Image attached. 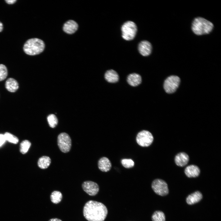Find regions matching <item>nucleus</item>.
<instances>
[{"label":"nucleus","mask_w":221,"mask_h":221,"mask_svg":"<svg viewBox=\"0 0 221 221\" xmlns=\"http://www.w3.org/2000/svg\"><path fill=\"white\" fill-rule=\"evenodd\" d=\"M99 169L103 172H107L110 169L111 164L109 159L107 157H103L100 158L98 162Z\"/></svg>","instance_id":"13"},{"label":"nucleus","mask_w":221,"mask_h":221,"mask_svg":"<svg viewBox=\"0 0 221 221\" xmlns=\"http://www.w3.org/2000/svg\"><path fill=\"white\" fill-rule=\"evenodd\" d=\"M105 79L108 82L115 83L117 82L119 79V76L117 72L113 70H107L104 75Z\"/></svg>","instance_id":"18"},{"label":"nucleus","mask_w":221,"mask_h":221,"mask_svg":"<svg viewBox=\"0 0 221 221\" xmlns=\"http://www.w3.org/2000/svg\"><path fill=\"white\" fill-rule=\"evenodd\" d=\"M5 85L6 89L11 92L16 91L19 87L17 82L12 78H9L6 80Z\"/></svg>","instance_id":"17"},{"label":"nucleus","mask_w":221,"mask_h":221,"mask_svg":"<svg viewBox=\"0 0 221 221\" xmlns=\"http://www.w3.org/2000/svg\"><path fill=\"white\" fill-rule=\"evenodd\" d=\"M200 172L199 168L194 165H190L187 166L184 170L186 176L189 178L196 177L198 176Z\"/></svg>","instance_id":"14"},{"label":"nucleus","mask_w":221,"mask_h":221,"mask_svg":"<svg viewBox=\"0 0 221 221\" xmlns=\"http://www.w3.org/2000/svg\"><path fill=\"white\" fill-rule=\"evenodd\" d=\"M48 221H62L61 219L56 218H52L50 219Z\"/></svg>","instance_id":"29"},{"label":"nucleus","mask_w":221,"mask_h":221,"mask_svg":"<svg viewBox=\"0 0 221 221\" xmlns=\"http://www.w3.org/2000/svg\"><path fill=\"white\" fill-rule=\"evenodd\" d=\"M153 221H165V216L164 213L161 211H156L152 216Z\"/></svg>","instance_id":"21"},{"label":"nucleus","mask_w":221,"mask_h":221,"mask_svg":"<svg viewBox=\"0 0 221 221\" xmlns=\"http://www.w3.org/2000/svg\"><path fill=\"white\" fill-rule=\"evenodd\" d=\"M121 31L122 37L126 40L130 41L135 37L137 31V26L134 22L128 21L122 25Z\"/></svg>","instance_id":"4"},{"label":"nucleus","mask_w":221,"mask_h":221,"mask_svg":"<svg viewBox=\"0 0 221 221\" xmlns=\"http://www.w3.org/2000/svg\"><path fill=\"white\" fill-rule=\"evenodd\" d=\"M142 81V78L140 75L135 73L130 74L127 78V81L129 84L134 87L140 84Z\"/></svg>","instance_id":"15"},{"label":"nucleus","mask_w":221,"mask_h":221,"mask_svg":"<svg viewBox=\"0 0 221 221\" xmlns=\"http://www.w3.org/2000/svg\"><path fill=\"white\" fill-rule=\"evenodd\" d=\"M47 121L49 126L52 128L55 127L58 122L56 117L53 114H51L48 116Z\"/></svg>","instance_id":"23"},{"label":"nucleus","mask_w":221,"mask_h":221,"mask_svg":"<svg viewBox=\"0 0 221 221\" xmlns=\"http://www.w3.org/2000/svg\"><path fill=\"white\" fill-rule=\"evenodd\" d=\"M122 165L126 168H130L133 167L134 165L133 160L130 159H124L121 160Z\"/></svg>","instance_id":"26"},{"label":"nucleus","mask_w":221,"mask_h":221,"mask_svg":"<svg viewBox=\"0 0 221 221\" xmlns=\"http://www.w3.org/2000/svg\"><path fill=\"white\" fill-rule=\"evenodd\" d=\"M57 144L60 150L64 153H68L71 147V139L67 133L63 132L60 134L57 137Z\"/></svg>","instance_id":"6"},{"label":"nucleus","mask_w":221,"mask_h":221,"mask_svg":"<svg viewBox=\"0 0 221 221\" xmlns=\"http://www.w3.org/2000/svg\"><path fill=\"white\" fill-rule=\"evenodd\" d=\"M6 140L4 135L0 134V146L4 143Z\"/></svg>","instance_id":"27"},{"label":"nucleus","mask_w":221,"mask_h":221,"mask_svg":"<svg viewBox=\"0 0 221 221\" xmlns=\"http://www.w3.org/2000/svg\"><path fill=\"white\" fill-rule=\"evenodd\" d=\"M83 213L85 218L88 221H103L107 217L108 211L103 203L91 200L85 204Z\"/></svg>","instance_id":"1"},{"label":"nucleus","mask_w":221,"mask_h":221,"mask_svg":"<svg viewBox=\"0 0 221 221\" xmlns=\"http://www.w3.org/2000/svg\"><path fill=\"white\" fill-rule=\"evenodd\" d=\"M31 145V142L28 140L22 141L20 145V152L23 154L26 153L28 151Z\"/></svg>","instance_id":"22"},{"label":"nucleus","mask_w":221,"mask_h":221,"mask_svg":"<svg viewBox=\"0 0 221 221\" xmlns=\"http://www.w3.org/2000/svg\"><path fill=\"white\" fill-rule=\"evenodd\" d=\"M6 2L8 4H13L15 3L16 1V0H6Z\"/></svg>","instance_id":"28"},{"label":"nucleus","mask_w":221,"mask_h":221,"mask_svg":"<svg viewBox=\"0 0 221 221\" xmlns=\"http://www.w3.org/2000/svg\"><path fill=\"white\" fill-rule=\"evenodd\" d=\"M189 160V157L187 154L184 152L178 153L175 156V161L178 166L183 167L186 165Z\"/></svg>","instance_id":"12"},{"label":"nucleus","mask_w":221,"mask_h":221,"mask_svg":"<svg viewBox=\"0 0 221 221\" xmlns=\"http://www.w3.org/2000/svg\"><path fill=\"white\" fill-rule=\"evenodd\" d=\"M83 190L88 195L94 196L98 192L99 188L97 183L91 181L84 182L82 185Z\"/></svg>","instance_id":"9"},{"label":"nucleus","mask_w":221,"mask_h":221,"mask_svg":"<svg viewBox=\"0 0 221 221\" xmlns=\"http://www.w3.org/2000/svg\"><path fill=\"white\" fill-rule=\"evenodd\" d=\"M8 75L7 69L4 64H0V81L5 79Z\"/></svg>","instance_id":"25"},{"label":"nucleus","mask_w":221,"mask_h":221,"mask_svg":"<svg viewBox=\"0 0 221 221\" xmlns=\"http://www.w3.org/2000/svg\"><path fill=\"white\" fill-rule=\"evenodd\" d=\"M51 162V160L49 157L47 156H43L39 158L37 164L40 168L44 169L49 167Z\"/></svg>","instance_id":"19"},{"label":"nucleus","mask_w":221,"mask_h":221,"mask_svg":"<svg viewBox=\"0 0 221 221\" xmlns=\"http://www.w3.org/2000/svg\"><path fill=\"white\" fill-rule=\"evenodd\" d=\"M4 136L6 140L9 142L17 144L19 141V139L17 137L9 132H6Z\"/></svg>","instance_id":"24"},{"label":"nucleus","mask_w":221,"mask_h":221,"mask_svg":"<svg viewBox=\"0 0 221 221\" xmlns=\"http://www.w3.org/2000/svg\"><path fill=\"white\" fill-rule=\"evenodd\" d=\"M62 195L60 192L58 191H53L50 195V200L52 203L55 204L59 203L61 200Z\"/></svg>","instance_id":"20"},{"label":"nucleus","mask_w":221,"mask_h":221,"mask_svg":"<svg viewBox=\"0 0 221 221\" xmlns=\"http://www.w3.org/2000/svg\"><path fill=\"white\" fill-rule=\"evenodd\" d=\"M153 137L151 133L146 130H143L139 132L136 137V141L140 146L148 147L152 143Z\"/></svg>","instance_id":"5"},{"label":"nucleus","mask_w":221,"mask_h":221,"mask_svg":"<svg viewBox=\"0 0 221 221\" xmlns=\"http://www.w3.org/2000/svg\"><path fill=\"white\" fill-rule=\"evenodd\" d=\"M152 188L157 194L161 196H165L169 193V189L166 183L160 179H156L152 182Z\"/></svg>","instance_id":"8"},{"label":"nucleus","mask_w":221,"mask_h":221,"mask_svg":"<svg viewBox=\"0 0 221 221\" xmlns=\"http://www.w3.org/2000/svg\"><path fill=\"white\" fill-rule=\"evenodd\" d=\"M45 44L43 41L37 38L28 40L23 46V50L26 54L33 56L42 52L45 48Z\"/></svg>","instance_id":"3"},{"label":"nucleus","mask_w":221,"mask_h":221,"mask_svg":"<svg viewBox=\"0 0 221 221\" xmlns=\"http://www.w3.org/2000/svg\"><path fill=\"white\" fill-rule=\"evenodd\" d=\"M202 193L196 191L189 195L186 198V202L189 205H192L199 202L202 198Z\"/></svg>","instance_id":"16"},{"label":"nucleus","mask_w":221,"mask_h":221,"mask_svg":"<svg viewBox=\"0 0 221 221\" xmlns=\"http://www.w3.org/2000/svg\"><path fill=\"white\" fill-rule=\"evenodd\" d=\"M213 26L211 22L203 18L197 17L193 21L192 29L195 34L200 35L209 33L212 30Z\"/></svg>","instance_id":"2"},{"label":"nucleus","mask_w":221,"mask_h":221,"mask_svg":"<svg viewBox=\"0 0 221 221\" xmlns=\"http://www.w3.org/2000/svg\"><path fill=\"white\" fill-rule=\"evenodd\" d=\"M78 27V25L76 21L72 20H69L64 24L63 29L66 33L72 34L76 31Z\"/></svg>","instance_id":"11"},{"label":"nucleus","mask_w":221,"mask_h":221,"mask_svg":"<svg viewBox=\"0 0 221 221\" xmlns=\"http://www.w3.org/2000/svg\"><path fill=\"white\" fill-rule=\"evenodd\" d=\"M180 82V78L177 76H171L168 77L165 80L164 88L168 93H172L176 91Z\"/></svg>","instance_id":"7"},{"label":"nucleus","mask_w":221,"mask_h":221,"mask_svg":"<svg viewBox=\"0 0 221 221\" xmlns=\"http://www.w3.org/2000/svg\"><path fill=\"white\" fill-rule=\"evenodd\" d=\"M3 28V24L0 21V32H1L2 31Z\"/></svg>","instance_id":"30"},{"label":"nucleus","mask_w":221,"mask_h":221,"mask_svg":"<svg viewBox=\"0 0 221 221\" xmlns=\"http://www.w3.org/2000/svg\"><path fill=\"white\" fill-rule=\"evenodd\" d=\"M138 49L140 53L144 56H148L151 52L152 46L151 43L147 41H143L139 44Z\"/></svg>","instance_id":"10"}]
</instances>
